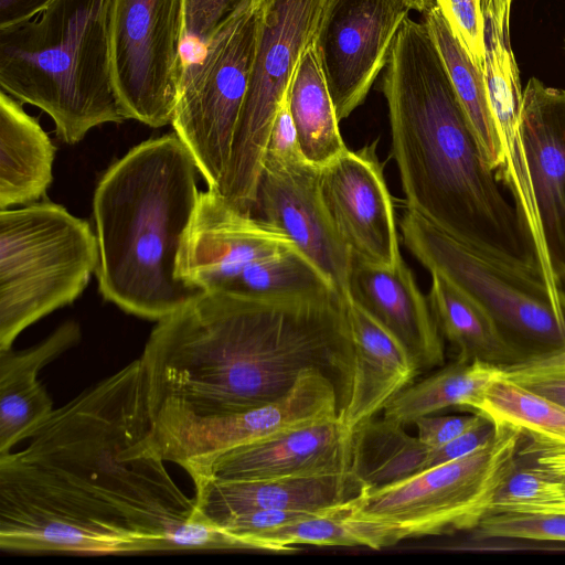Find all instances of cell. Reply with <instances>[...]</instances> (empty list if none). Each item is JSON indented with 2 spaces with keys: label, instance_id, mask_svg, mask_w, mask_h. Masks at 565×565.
I'll return each mask as SVG.
<instances>
[{
  "label": "cell",
  "instance_id": "1",
  "mask_svg": "<svg viewBox=\"0 0 565 565\" xmlns=\"http://www.w3.org/2000/svg\"><path fill=\"white\" fill-rule=\"evenodd\" d=\"M0 455V548L26 554L201 550L210 530L166 468L135 360Z\"/></svg>",
  "mask_w": 565,
  "mask_h": 565
},
{
  "label": "cell",
  "instance_id": "2",
  "mask_svg": "<svg viewBox=\"0 0 565 565\" xmlns=\"http://www.w3.org/2000/svg\"><path fill=\"white\" fill-rule=\"evenodd\" d=\"M139 360L161 455L211 422L286 396L306 370L333 383L339 415L354 387V348L335 290L203 292L158 321Z\"/></svg>",
  "mask_w": 565,
  "mask_h": 565
},
{
  "label": "cell",
  "instance_id": "3",
  "mask_svg": "<svg viewBox=\"0 0 565 565\" xmlns=\"http://www.w3.org/2000/svg\"><path fill=\"white\" fill-rule=\"evenodd\" d=\"M382 92L406 207L483 253L539 269L424 22H403Z\"/></svg>",
  "mask_w": 565,
  "mask_h": 565
},
{
  "label": "cell",
  "instance_id": "4",
  "mask_svg": "<svg viewBox=\"0 0 565 565\" xmlns=\"http://www.w3.org/2000/svg\"><path fill=\"white\" fill-rule=\"evenodd\" d=\"M198 166L175 132L130 149L93 200L99 292L127 313L159 321L203 294L177 275L198 199Z\"/></svg>",
  "mask_w": 565,
  "mask_h": 565
},
{
  "label": "cell",
  "instance_id": "5",
  "mask_svg": "<svg viewBox=\"0 0 565 565\" xmlns=\"http://www.w3.org/2000/svg\"><path fill=\"white\" fill-rule=\"evenodd\" d=\"M114 1L54 0L36 18L0 30L1 90L47 114L68 145L127 119L110 72Z\"/></svg>",
  "mask_w": 565,
  "mask_h": 565
},
{
  "label": "cell",
  "instance_id": "6",
  "mask_svg": "<svg viewBox=\"0 0 565 565\" xmlns=\"http://www.w3.org/2000/svg\"><path fill=\"white\" fill-rule=\"evenodd\" d=\"M96 234L52 202L0 212V350L28 327L71 305L98 267Z\"/></svg>",
  "mask_w": 565,
  "mask_h": 565
},
{
  "label": "cell",
  "instance_id": "7",
  "mask_svg": "<svg viewBox=\"0 0 565 565\" xmlns=\"http://www.w3.org/2000/svg\"><path fill=\"white\" fill-rule=\"evenodd\" d=\"M405 247L478 302L527 356L565 348V295L551 289L537 268L483 253L406 209Z\"/></svg>",
  "mask_w": 565,
  "mask_h": 565
},
{
  "label": "cell",
  "instance_id": "8",
  "mask_svg": "<svg viewBox=\"0 0 565 565\" xmlns=\"http://www.w3.org/2000/svg\"><path fill=\"white\" fill-rule=\"evenodd\" d=\"M522 436L516 428L495 426L488 443L461 458L367 489L353 514L385 525L396 543L473 531L518 466Z\"/></svg>",
  "mask_w": 565,
  "mask_h": 565
},
{
  "label": "cell",
  "instance_id": "9",
  "mask_svg": "<svg viewBox=\"0 0 565 565\" xmlns=\"http://www.w3.org/2000/svg\"><path fill=\"white\" fill-rule=\"evenodd\" d=\"M262 4L226 21L203 45V53L184 64L179 84L171 125L209 190L218 196L247 94Z\"/></svg>",
  "mask_w": 565,
  "mask_h": 565
},
{
  "label": "cell",
  "instance_id": "10",
  "mask_svg": "<svg viewBox=\"0 0 565 565\" xmlns=\"http://www.w3.org/2000/svg\"><path fill=\"white\" fill-rule=\"evenodd\" d=\"M331 1L265 0L258 9L247 94L220 196L239 212L252 213L271 125Z\"/></svg>",
  "mask_w": 565,
  "mask_h": 565
},
{
  "label": "cell",
  "instance_id": "11",
  "mask_svg": "<svg viewBox=\"0 0 565 565\" xmlns=\"http://www.w3.org/2000/svg\"><path fill=\"white\" fill-rule=\"evenodd\" d=\"M183 0H115L109 55L113 85L127 119L171 124L183 71Z\"/></svg>",
  "mask_w": 565,
  "mask_h": 565
},
{
  "label": "cell",
  "instance_id": "12",
  "mask_svg": "<svg viewBox=\"0 0 565 565\" xmlns=\"http://www.w3.org/2000/svg\"><path fill=\"white\" fill-rule=\"evenodd\" d=\"M409 8L403 0H332L315 46L339 121L365 100Z\"/></svg>",
  "mask_w": 565,
  "mask_h": 565
},
{
  "label": "cell",
  "instance_id": "13",
  "mask_svg": "<svg viewBox=\"0 0 565 565\" xmlns=\"http://www.w3.org/2000/svg\"><path fill=\"white\" fill-rule=\"evenodd\" d=\"M319 181L320 167L306 159L265 156L252 214L282 231L347 300L353 255L331 223Z\"/></svg>",
  "mask_w": 565,
  "mask_h": 565
},
{
  "label": "cell",
  "instance_id": "14",
  "mask_svg": "<svg viewBox=\"0 0 565 565\" xmlns=\"http://www.w3.org/2000/svg\"><path fill=\"white\" fill-rule=\"evenodd\" d=\"M294 247L282 231L207 190L182 238L177 275L203 292H228L250 266Z\"/></svg>",
  "mask_w": 565,
  "mask_h": 565
},
{
  "label": "cell",
  "instance_id": "15",
  "mask_svg": "<svg viewBox=\"0 0 565 565\" xmlns=\"http://www.w3.org/2000/svg\"><path fill=\"white\" fill-rule=\"evenodd\" d=\"M319 184L331 223L353 257L385 267L404 260L376 141L358 150L347 147L320 168Z\"/></svg>",
  "mask_w": 565,
  "mask_h": 565
},
{
  "label": "cell",
  "instance_id": "16",
  "mask_svg": "<svg viewBox=\"0 0 565 565\" xmlns=\"http://www.w3.org/2000/svg\"><path fill=\"white\" fill-rule=\"evenodd\" d=\"M355 430L339 416L312 420L189 465L191 479L253 480L354 471Z\"/></svg>",
  "mask_w": 565,
  "mask_h": 565
},
{
  "label": "cell",
  "instance_id": "17",
  "mask_svg": "<svg viewBox=\"0 0 565 565\" xmlns=\"http://www.w3.org/2000/svg\"><path fill=\"white\" fill-rule=\"evenodd\" d=\"M520 126L548 259L565 290V89L530 78L523 88Z\"/></svg>",
  "mask_w": 565,
  "mask_h": 565
},
{
  "label": "cell",
  "instance_id": "18",
  "mask_svg": "<svg viewBox=\"0 0 565 565\" xmlns=\"http://www.w3.org/2000/svg\"><path fill=\"white\" fill-rule=\"evenodd\" d=\"M339 416V395L320 371H303L284 397L206 424L162 454L166 461L185 469L234 447L312 420Z\"/></svg>",
  "mask_w": 565,
  "mask_h": 565
},
{
  "label": "cell",
  "instance_id": "19",
  "mask_svg": "<svg viewBox=\"0 0 565 565\" xmlns=\"http://www.w3.org/2000/svg\"><path fill=\"white\" fill-rule=\"evenodd\" d=\"M350 297L404 345L419 374L444 365V338L404 260L385 267L353 257Z\"/></svg>",
  "mask_w": 565,
  "mask_h": 565
},
{
  "label": "cell",
  "instance_id": "20",
  "mask_svg": "<svg viewBox=\"0 0 565 565\" xmlns=\"http://www.w3.org/2000/svg\"><path fill=\"white\" fill-rule=\"evenodd\" d=\"M192 481L195 511L205 522L258 509L322 511L353 501L370 489L355 471L253 480L195 478Z\"/></svg>",
  "mask_w": 565,
  "mask_h": 565
},
{
  "label": "cell",
  "instance_id": "21",
  "mask_svg": "<svg viewBox=\"0 0 565 565\" xmlns=\"http://www.w3.org/2000/svg\"><path fill=\"white\" fill-rule=\"evenodd\" d=\"M354 348V387L349 406L339 418L356 430L419 375L404 345L356 300H344Z\"/></svg>",
  "mask_w": 565,
  "mask_h": 565
},
{
  "label": "cell",
  "instance_id": "22",
  "mask_svg": "<svg viewBox=\"0 0 565 565\" xmlns=\"http://www.w3.org/2000/svg\"><path fill=\"white\" fill-rule=\"evenodd\" d=\"M81 337L79 324L66 321L28 349L0 350V455L28 439L53 413V401L39 382V372L77 345Z\"/></svg>",
  "mask_w": 565,
  "mask_h": 565
},
{
  "label": "cell",
  "instance_id": "23",
  "mask_svg": "<svg viewBox=\"0 0 565 565\" xmlns=\"http://www.w3.org/2000/svg\"><path fill=\"white\" fill-rule=\"evenodd\" d=\"M55 147L22 103L0 93V209L32 204L53 181Z\"/></svg>",
  "mask_w": 565,
  "mask_h": 565
},
{
  "label": "cell",
  "instance_id": "24",
  "mask_svg": "<svg viewBox=\"0 0 565 565\" xmlns=\"http://www.w3.org/2000/svg\"><path fill=\"white\" fill-rule=\"evenodd\" d=\"M428 302L443 335L456 349V360H480L503 367L526 352L510 340L478 302L439 274H430Z\"/></svg>",
  "mask_w": 565,
  "mask_h": 565
},
{
  "label": "cell",
  "instance_id": "25",
  "mask_svg": "<svg viewBox=\"0 0 565 565\" xmlns=\"http://www.w3.org/2000/svg\"><path fill=\"white\" fill-rule=\"evenodd\" d=\"M287 98L305 159L320 168L334 160L347 146L315 43L300 58Z\"/></svg>",
  "mask_w": 565,
  "mask_h": 565
},
{
  "label": "cell",
  "instance_id": "26",
  "mask_svg": "<svg viewBox=\"0 0 565 565\" xmlns=\"http://www.w3.org/2000/svg\"><path fill=\"white\" fill-rule=\"evenodd\" d=\"M423 14V22L444 62L481 156L494 171L500 160V146L483 73L454 35L435 1Z\"/></svg>",
  "mask_w": 565,
  "mask_h": 565
},
{
  "label": "cell",
  "instance_id": "27",
  "mask_svg": "<svg viewBox=\"0 0 565 565\" xmlns=\"http://www.w3.org/2000/svg\"><path fill=\"white\" fill-rule=\"evenodd\" d=\"M502 369L480 360L455 361L401 391L384 408V418L403 426L440 409L473 408Z\"/></svg>",
  "mask_w": 565,
  "mask_h": 565
},
{
  "label": "cell",
  "instance_id": "28",
  "mask_svg": "<svg viewBox=\"0 0 565 565\" xmlns=\"http://www.w3.org/2000/svg\"><path fill=\"white\" fill-rule=\"evenodd\" d=\"M431 449L403 425L373 418L355 430L354 471L370 489L383 487L428 469Z\"/></svg>",
  "mask_w": 565,
  "mask_h": 565
},
{
  "label": "cell",
  "instance_id": "29",
  "mask_svg": "<svg viewBox=\"0 0 565 565\" xmlns=\"http://www.w3.org/2000/svg\"><path fill=\"white\" fill-rule=\"evenodd\" d=\"M495 426L531 437V445L565 447V408L502 375L472 408Z\"/></svg>",
  "mask_w": 565,
  "mask_h": 565
},
{
  "label": "cell",
  "instance_id": "30",
  "mask_svg": "<svg viewBox=\"0 0 565 565\" xmlns=\"http://www.w3.org/2000/svg\"><path fill=\"white\" fill-rule=\"evenodd\" d=\"M327 290L335 289L324 274L294 247L254 264L224 294L275 297Z\"/></svg>",
  "mask_w": 565,
  "mask_h": 565
},
{
  "label": "cell",
  "instance_id": "31",
  "mask_svg": "<svg viewBox=\"0 0 565 565\" xmlns=\"http://www.w3.org/2000/svg\"><path fill=\"white\" fill-rule=\"evenodd\" d=\"M473 532L476 539H521L565 542V514L489 512Z\"/></svg>",
  "mask_w": 565,
  "mask_h": 565
},
{
  "label": "cell",
  "instance_id": "32",
  "mask_svg": "<svg viewBox=\"0 0 565 565\" xmlns=\"http://www.w3.org/2000/svg\"><path fill=\"white\" fill-rule=\"evenodd\" d=\"M265 0H183V38L203 46L231 18Z\"/></svg>",
  "mask_w": 565,
  "mask_h": 565
},
{
  "label": "cell",
  "instance_id": "33",
  "mask_svg": "<svg viewBox=\"0 0 565 565\" xmlns=\"http://www.w3.org/2000/svg\"><path fill=\"white\" fill-rule=\"evenodd\" d=\"M454 35L471 60L483 70L481 0H434Z\"/></svg>",
  "mask_w": 565,
  "mask_h": 565
},
{
  "label": "cell",
  "instance_id": "34",
  "mask_svg": "<svg viewBox=\"0 0 565 565\" xmlns=\"http://www.w3.org/2000/svg\"><path fill=\"white\" fill-rule=\"evenodd\" d=\"M482 417L483 415L479 413L461 416H434L431 414L417 418L413 424L417 430L416 436L427 446L436 448L470 429Z\"/></svg>",
  "mask_w": 565,
  "mask_h": 565
},
{
  "label": "cell",
  "instance_id": "35",
  "mask_svg": "<svg viewBox=\"0 0 565 565\" xmlns=\"http://www.w3.org/2000/svg\"><path fill=\"white\" fill-rule=\"evenodd\" d=\"M265 156H271L281 160L305 159L287 97L280 104L275 116Z\"/></svg>",
  "mask_w": 565,
  "mask_h": 565
},
{
  "label": "cell",
  "instance_id": "36",
  "mask_svg": "<svg viewBox=\"0 0 565 565\" xmlns=\"http://www.w3.org/2000/svg\"><path fill=\"white\" fill-rule=\"evenodd\" d=\"M503 375L565 408V370L532 374H510L503 372Z\"/></svg>",
  "mask_w": 565,
  "mask_h": 565
},
{
  "label": "cell",
  "instance_id": "37",
  "mask_svg": "<svg viewBox=\"0 0 565 565\" xmlns=\"http://www.w3.org/2000/svg\"><path fill=\"white\" fill-rule=\"evenodd\" d=\"M54 0H0V30L28 22L41 14Z\"/></svg>",
  "mask_w": 565,
  "mask_h": 565
},
{
  "label": "cell",
  "instance_id": "38",
  "mask_svg": "<svg viewBox=\"0 0 565 565\" xmlns=\"http://www.w3.org/2000/svg\"><path fill=\"white\" fill-rule=\"evenodd\" d=\"M504 373L532 374L556 370H565V348L529 355L522 361L501 367Z\"/></svg>",
  "mask_w": 565,
  "mask_h": 565
},
{
  "label": "cell",
  "instance_id": "39",
  "mask_svg": "<svg viewBox=\"0 0 565 565\" xmlns=\"http://www.w3.org/2000/svg\"><path fill=\"white\" fill-rule=\"evenodd\" d=\"M547 479L551 484V499L536 512L565 514V482L554 481L550 478Z\"/></svg>",
  "mask_w": 565,
  "mask_h": 565
},
{
  "label": "cell",
  "instance_id": "40",
  "mask_svg": "<svg viewBox=\"0 0 565 565\" xmlns=\"http://www.w3.org/2000/svg\"><path fill=\"white\" fill-rule=\"evenodd\" d=\"M409 10L424 13L434 0H403Z\"/></svg>",
  "mask_w": 565,
  "mask_h": 565
},
{
  "label": "cell",
  "instance_id": "41",
  "mask_svg": "<svg viewBox=\"0 0 565 565\" xmlns=\"http://www.w3.org/2000/svg\"><path fill=\"white\" fill-rule=\"evenodd\" d=\"M564 43H565V39H564Z\"/></svg>",
  "mask_w": 565,
  "mask_h": 565
}]
</instances>
